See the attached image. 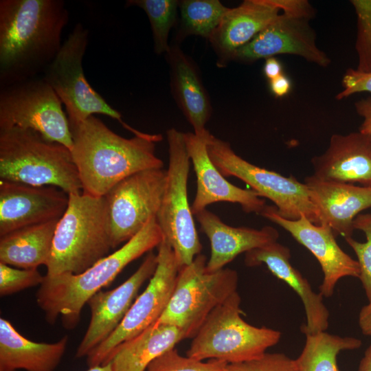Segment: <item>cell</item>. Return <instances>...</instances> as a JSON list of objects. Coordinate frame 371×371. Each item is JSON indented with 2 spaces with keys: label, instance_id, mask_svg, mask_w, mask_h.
<instances>
[{
  "label": "cell",
  "instance_id": "obj_1",
  "mask_svg": "<svg viewBox=\"0 0 371 371\" xmlns=\"http://www.w3.org/2000/svg\"><path fill=\"white\" fill-rule=\"evenodd\" d=\"M68 21L63 0H1L0 87L43 74Z\"/></svg>",
  "mask_w": 371,
  "mask_h": 371
},
{
  "label": "cell",
  "instance_id": "obj_2",
  "mask_svg": "<svg viewBox=\"0 0 371 371\" xmlns=\"http://www.w3.org/2000/svg\"><path fill=\"white\" fill-rule=\"evenodd\" d=\"M71 149L82 192L101 197L124 179L137 172L163 168L155 155L161 135L144 133L123 137L94 115L71 130Z\"/></svg>",
  "mask_w": 371,
  "mask_h": 371
},
{
  "label": "cell",
  "instance_id": "obj_3",
  "mask_svg": "<svg viewBox=\"0 0 371 371\" xmlns=\"http://www.w3.org/2000/svg\"><path fill=\"white\" fill-rule=\"evenodd\" d=\"M163 238L156 218H153L120 249L84 272L44 276L36 298L37 304L45 313L46 321L54 324L60 317L65 328H74L80 321L82 309L89 300L113 282L128 264L158 247Z\"/></svg>",
  "mask_w": 371,
  "mask_h": 371
},
{
  "label": "cell",
  "instance_id": "obj_4",
  "mask_svg": "<svg viewBox=\"0 0 371 371\" xmlns=\"http://www.w3.org/2000/svg\"><path fill=\"white\" fill-rule=\"evenodd\" d=\"M111 249L104 197L82 191L69 194L67 207L56 227L46 275L81 273Z\"/></svg>",
  "mask_w": 371,
  "mask_h": 371
},
{
  "label": "cell",
  "instance_id": "obj_5",
  "mask_svg": "<svg viewBox=\"0 0 371 371\" xmlns=\"http://www.w3.org/2000/svg\"><path fill=\"white\" fill-rule=\"evenodd\" d=\"M0 179L34 186H55L67 194L82 192L70 150L32 130H0Z\"/></svg>",
  "mask_w": 371,
  "mask_h": 371
},
{
  "label": "cell",
  "instance_id": "obj_6",
  "mask_svg": "<svg viewBox=\"0 0 371 371\" xmlns=\"http://www.w3.org/2000/svg\"><path fill=\"white\" fill-rule=\"evenodd\" d=\"M240 303L236 291L216 307L193 337L186 355L199 361L218 359L229 364L259 358L277 344L281 333L246 322L241 317Z\"/></svg>",
  "mask_w": 371,
  "mask_h": 371
},
{
  "label": "cell",
  "instance_id": "obj_7",
  "mask_svg": "<svg viewBox=\"0 0 371 371\" xmlns=\"http://www.w3.org/2000/svg\"><path fill=\"white\" fill-rule=\"evenodd\" d=\"M88 35V30L80 23H77L42 76L65 106L70 129L93 114H102L117 120L135 135H142L143 132L125 123L120 113L110 106L87 82L82 69V59Z\"/></svg>",
  "mask_w": 371,
  "mask_h": 371
},
{
  "label": "cell",
  "instance_id": "obj_8",
  "mask_svg": "<svg viewBox=\"0 0 371 371\" xmlns=\"http://www.w3.org/2000/svg\"><path fill=\"white\" fill-rule=\"evenodd\" d=\"M206 263V257L200 254L180 269L170 300L157 323L175 326L187 338L193 337L210 313L237 291L235 270L210 272Z\"/></svg>",
  "mask_w": 371,
  "mask_h": 371
},
{
  "label": "cell",
  "instance_id": "obj_9",
  "mask_svg": "<svg viewBox=\"0 0 371 371\" xmlns=\"http://www.w3.org/2000/svg\"><path fill=\"white\" fill-rule=\"evenodd\" d=\"M205 138L210 158L224 177H235L248 184L260 197L271 201L278 213L286 219L297 220L305 216L313 223L321 225L304 183L293 175L286 177L249 163L238 156L227 142L208 131Z\"/></svg>",
  "mask_w": 371,
  "mask_h": 371
},
{
  "label": "cell",
  "instance_id": "obj_10",
  "mask_svg": "<svg viewBox=\"0 0 371 371\" xmlns=\"http://www.w3.org/2000/svg\"><path fill=\"white\" fill-rule=\"evenodd\" d=\"M166 136L169 157L167 181L156 221L181 268L201 254L202 245L188 199L190 159L183 133L172 128L166 131Z\"/></svg>",
  "mask_w": 371,
  "mask_h": 371
},
{
  "label": "cell",
  "instance_id": "obj_11",
  "mask_svg": "<svg viewBox=\"0 0 371 371\" xmlns=\"http://www.w3.org/2000/svg\"><path fill=\"white\" fill-rule=\"evenodd\" d=\"M18 127L38 133L70 151L72 134L62 102L43 79L36 77L1 88L0 130Z\"/></svg>",
  "mask_w": 371,
  "mask_h": 371
},
{
  "label": "cell",
  "instance_id": "obj_12",
  "mask_svg": "<svg viewBox=\"0 0 371 371\" xmlns=\"http://www.w3.org/2000/svg\"><path fill=\"white\" fill-rule=\"evenodd\" d=\"M315 10L306 0H282V12L249 43L239 49L232 60L252 63L280 54L300 56L322 67L331 60L316 45L310 25Z\"/></svg>",
  "mask_w": 371,
  "mask_h": 371
},
{
  "label": "cell",
  "instance_id": "obj_13",
  "mask_svg": "<svg viewBox=\"0 0 371 371\" xmlns=\"http://www.w3.org/2000/svg\"><path fill=\"white\" fill-rule=\"evenodd\" d=\"M167 170L137 172L118 182L104 196L112 248L138 234L159 210Z\"/></svg>",
  "mask_w": 371,
  "mask_h": 371
},
{
  "label": "cell",
  "instance_id": "obj_14",
  "mask_svg": "<svg viewBox=\"0 0 371 371\" xmlns=\"http://www.w3.org/2000/svg\"><path fill=\"white\" fill-rule=\"evenodd\" d=\"M157 248V268L147 287L136 297L115 330L88 354L89 368L104 365L117 346L155 324L166 310L181 267L172 247L164 238Z\"/></svg>",
  "mask_w": 371,
  "mask_h": 371
},
{
  "label": "cell",
  "instance_id": "obj_15",
  "mask_svg": "<svg viewBox=\"0 0 371 371\" xmlns=\"http://www.w3.org/2000/svg\"><path fill=\"white\" fill-rule=\"evenodd\" d=\"M260 215L287 231L316 258L324 275L319 286L323 297H331L342 278L359 277L357 260L339 246L332 229L327 225L314 224L305 216L297 220L286 219L278 213L275 205H266Z\"/></svg>",
  "mask_w": 371,
  "mask_h": 371
},
{
  "label": "cell",
  "instance_id": "obj_16",
  "mask_svg": "<svg viewBox=\"0 0 371 371\" xmlns=\"http://www.w3.org/2000/svg\"><path fill=\"white\" fill-rule=\"evenodd\" d=\"M157 265V254L150 251L125 282L112 290H101L89 300L90 322L76 350V358L87 357L115 330L137 297L142 284L154 274Z\"/></svg>",
  "mask_w": 371,
  "mask_h": 371
},
{
  "label": "cell",
  "instance_id": "obj_17",
  "mask_svg": "<svg viewBox=\"0 0 371 371\" xmlns=\"http://www.w3.org/2000/svg\"><path fill=\"white\" fill-rule=\"evenodd\" d=\"M68 203L69 194L57 187L0 180V236L59 219Z\"/></svg>",
  "mask_w": 371,
  "mask_h": 371
},
{
  "label": "cell",
  "instance_id": "obj_18",
  "mask_svg": "<svg viewBox=\"0 0 371 371\" xmlns=\"http://www.w3.org/2000/svg\"><path fill=\"white\" fill-rule=\"evenodd\" d=\"M205 134L199 136L194 133H183L188 153L196 177V191L191 205L192 214L216 202L238 203L246 213L260 214L267 205L265 199L253 190L240 188L225 179L210 158Z\"/></svg>",
  "mask_w": 371,
  "mask_h": 371
},
{
  "label": "cell",
  "instance_id": "obj_19",
  "mask_svg": "<svg viewBox=\"0 0 371 371\" xmlns=\"http://www.w3.org/2000/svg\"><path fill=\"white\" fill-rule=\"evenodd\" d=\"M311 164L319 179L371 188V136L360 131L333 134L327 149Z\"/></svg>",
  "mask_w": 371,
  "mask_h": 371
},
{
  "label": "cell",
  "instance_id": "obj_20",
  "mask_svg": "<svg viewBox=\"0 0 371 371\" xmlns=\"http://www.w3.org/2000/svg\"><path fill=\"white\" fill-rule=\"evenodd\" d=\"M282 10V0H245L229 8L208 39L224 67L235 53L249 43Z\"/></svg>",
  "mask_w": 371,
  "mask_h": 371
},
{
  "label": "cell",
  "instance_id": "obj_21",
  "mask_svg": "<svg viewBox=\"0 0 371 371\" xmlns=\"http://www.w3.org/2000/svg\"><path fill=\"white\" fill-rule=\"evenodd\" d=\"M291 251L278 242L245 253V264L248 267L265 265L271 273L286 282L300 297L306 313V324L301 327L305 335L326 331L328 327L329 311L322 294L315 293L307 279L290 262Z\"/></svg>",
  "mask_w": 371,
  "mask_h": 371
},
{
  "label": "cell",
  "instance_id": "obj_22",
  "mask_svg": "<svg viewBox=\"0 0 371 371\" xmlns=\"http://www.w3.org/2000/svg\"><path fill=\"white\" fill-rule=\"evenodd\" d=\"M321 225L329 226L335 236L352 237L353 221L371 207V188L319 179L313 175L304 179Z\"/></svg>",
  "mask_w": 371,
  "mask_h": 371
},
{
  "label": "cell",
  "instance_id": "obj_23",
  "mask_svg": "<svg viewBox=\"0 0 371 371\" xmlns=\"http://www.w3.org/2000/svg\"><path fill=\"white\" fill-rule=\"evenodd\" d=\"M194 216L210 243V257L206 263L210 272L224 268L242 253L277 242L279 238L278 230L271 226L259 229L232 227L207 208Z\"/></svg>",
  "mask_w": 371,
  "mask_h": 371
},
{
  "label": "cell",
  "instance_id": "obj_24",
  "mask_svg": "<svg viewBox=\"0 0 371 371\" xmlns=\"http://www.w3.org/2000/svg\"><path fill=\"white\" fill-rule=\"evenodd\" d=\"M166 57L172 95L194 133L202 136L207 131L205 124L211 116L212 106L196 65L177 45L170 46Z\"/></svg>",
  "mask_w": 371,
  "mask_h": 371
},
{
  "label": "cell",
  "instance_id": "obj_25",
  "mask_svg": "<svg viewBox=\"0 0 371 371\" xmlns=\"http://www.w3.org/2000/svg\"><path fill=\"white\" fill-rule=\"evenodd\" d=\"M65 336L55 343L32 341L20 334L10 321L0 319V371H54L68 343Z\"/></svg>",
  "mask_w": 371,
  "mask_h": 371
},
{
  "label": "cell",
  "instance_id": "obj_26",
  "mask_svg": "<svg viewBox=\"0 0 371 371\" xmlns=\"http://www.w3.org/2000/svg\"><path fill=\"white\" fill-rule=\"evenodd\" d=\"M184 339L187 336L181 328L155 322L117 346L104 365L109 363L112 371H145L154 359Z\"/></svg>",
  "mask_w": 371,
  "mask_h": 371
},
{
  "label": "cell",
  "instance_id": "obj_27",
  "mask_svg": "<svg viewBox=\"0 0 371 371\" xmlns=\"http://www.w3.org/2000/svg\"><path fill=\"white\" fill-rule=\"evenodd\" d=\"M59 219L23 227L0 236V262L19 269L46 266Z\"/></svg>",
  "mask_w": 371,
  "mask_h": 371
},
{
  "label": "cell",
  "instance_id": "obj_28",
  "mask_svg": "<svg viewBox=\"0 0 371 371\" xmlns=\"http://www.w3.org/2000/svg\"><path fill=\"white\" fill-rule=\"evenodd\" d=\"M305 336L304 346L295 359L300 371H340L337 362L338 354L359 348L361 345L359 339L326 331Z\"/></svg>",
  "mask_w": 371,
  "mask_h": 371
},
{
  "label": "cell",
  "instance_id": "obj_29",
  "mask_svg": "<svg viewBox=\"0 0 371 371\" xmlns=\"http://www.w3.org/2000/svg\"><path fill=\"white\" fill-rule=\"evenodd\" d=\"M180 28L178 37L188 35L210 38L229 8L218 0H183L179 1Z\"/></svg>",
  "mask_w": 371,
  "mask_h": 371
},
{
  "label": "cell",
  "instance_id": "obj_30",
  "mask_svg": "<svg viewBox=\"0 0 371 371\" xmlns=\"http://www.w3.org/2000/svg\"><path fill=\"white\" fill-rule=\"evenodd\" d=\"M179 3L176 0H130L126 3L142 8L146 14L157 54H166L170 49L168 36L176 22Z\"/></svg>",
  "mask_w": 371,
  "mask_h": 371
},
{
  "label": "cell",
  "instance_id": "obj_31",
  "mask_svg": "<svg viewBox=\"0 0 371 371\" xmlns=\"http://www.w3.org/2000/svg\"><path fill=\"white\" fill-rule=\"evenodd\" d=\"M357 16L355 49L361 73H371V0H352Z\"/></svg>",
  "mask_w": 371,
  "mask_h": 371
},
{
  "label": "cell",
  "instance_id": "obj_32",
  "mask_svg": "<svg viewBox=\"0 0 371 371\" xmlns=\"http://www.w3.org/2000/svg\"><path fill=\"white\" fill-rule=\"evenodd\" d=\"M353 226L364 232L366 241L360 243L352 237L345 240L357 257L360 269L359 278L369 302H371V214H358L353 221Z\"/></svg>",
  "mask_w": 371,
  "mask_h": 371
},
{
  "label": "cell",
  "instance_id": "obj_33",
  "mask_svg": "<svg viewBox=\"0 0 371 371\" xmlns=\"http://www.w3.org/2000/svg\"><path fill=\"white\" fill-rule=\"evenodd\" d=\"M227 364L218 359L203 362L184 357L174 348L154 359L145 371H225Z\"/></svg>",
  "mask_w": 371,
  "mask_h": 371
},
{
  "label": "cell",
  "instance_id": "obj_34",
  "mask_svg": "<svg viewBox=\"0 0 371 371\" xmlns=\"http://www.w3.org/2000/svg\"><path fill=\"white\" fill-rule=\"evenodd\" d=\"M37 269H19L0 262V295L5 296L41 285L43 281Z\"/></svg>",
  "mask_w": 371,
  "mask_h": 371
},
{
  "label": "cell",
  "instance_id": "obj_35",
  "mask_svg": "<svg viewBox=\"0 0 371 371\" xmlns=\"http://www.w3.org/2000/svg\"><path fill=\"white\" fill-rule=\"evenodd\" d=\"M225 371H300L295 359L284 353L265 352L259 358L227 364Z\"/></svg>",
  "mask_w": 371,
  "mask_h": 371
},
{
  "label": "cell",
  "instance_id": "obj_36",
  "mask_svg": "<svg viewBox=\"0 0 371 371\" xmlns=\"http://www.w3.org/2000/svg\"><path fill=\"white\" fill-rule=\"evenodd\" d=\"M343 90L337 95V100L346 98L361 92L371 93V73H361L349 68L342 78Z\"/></svg>",
  "mask_w": 371,
  "mask_h": 371
},
{
  "label": "cell",
  "instance_id": "obj_37",
  "mask_svg": "<svg viewBox=\"0 0 371 371\" xmlns=\"http://www.w3.org/2000/svg\"><path fill=\"white\" fill-rule=\"evenodd\" d=\"M355 109L363 118L359 131L371 136V97L356 101Z\"/></svg>",
  "mask_w": 371,
  "mask_h": 371
},
{
  "label": "cell",
  "instance_id": "obj_38",
  "mask_svg": "<svg viewBox=\"0 0 371 371\" xmlns=\"http://www.w3.org/2000/svg\"><path fill=\"white\" fill-rule=\"evenodd\" d=\"M270 89L276 97H283L288 94L291 89L290 79L283 74L278 77L269 80Z\"/></svg>",
  "mask_w": 371,
  "mask_h": 371
},
{
  "label": "cell",
  "instance_id": "obj_39",
  "mask_svg": "<svg viewBox=\"0 0 371 371\" xmlns=\"http://www.w3.org/2000/svg\"><path fill=\"white\" fill-rule=\"evenodd\" d=\"M263 72L265 76L271 80L282 74V65L275 57L268 58L265 59Z\"/></svg>",
  "mask_w": 371,
  "mask_h": 371
},
{
  "label": "cell",
  "instance_id": "obj_40",
  "mask_svg": "<svg viewBox=\"0 0 371 371\" xmlns=\"http://www.w3.org/2000/svg\"><path fill=\"white\" fill-rule=\"evenodd\" d=\"M359 325L364 335L371 336V302L361 308L359 315Z\"/></svg>",
  "mask_w": 371,
  "mask_h": 371
},
{
  "label": "cell",
  "instance_id": "obj_41",
  "mask_svg": "<svg viewBox=\"0 0 371 371\" xmlns=\"http://www.w3.org/2000/svg\"><path fill=\"white\" fill-rule=\"evenodd\" d=\"M357 371H371V343L359 363Z\"/></svg>",
  "mask_w": 371,
  "mask_h": 371
},
{
  "label": "cell",
  "instance_id": "obj_42",
  "mask_svg": "<svg viewBox=\"0 0 371 371\" xmlns=\"http://www.w3.org/2000/svg\"><path fill=\"white\" fill-rule=\"evenodd\" d=\"M86 371H112V368L111 364L108 363L105 365L89 368Z\"/></svg>",
  "mask_w": 371,
  "mask_h": 371
}]
</instances>
